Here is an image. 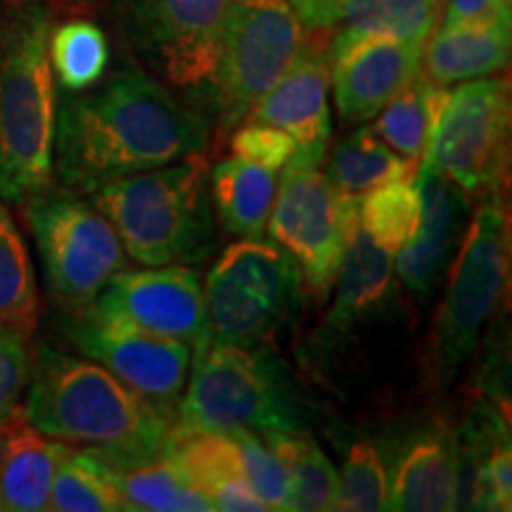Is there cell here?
Instances as JSON below:
<instances>
[{"instance_id": "obj_37", "label": "cell", "mask_w": 512, "mask_h": 512, "mask_svg": "<svg viewBox=\"0 0 512 512\" xmlns=\"http://www.w3.org/2000/svg\"><path fill=\"white\" fill-rule=\"evenodd\" d=\"M505 19L510 22V0H444V24Z\"/></svg>"}, {"instance_id": "obj_3", "label": "cell", "mask_w": 512, "mask_h": 512, "mask_svg": "<svg viewBox=\"0 0 512 512\" xmlns=\"http://www.w3.org/2000/svg\"><path fill=\"white\" fill-rule=\"evenodd\" d=\"M50 10L38 0L0 15V200L24 202L53 185L55 83Z\"/></svg>"}, {"instance_id": "obj_9", "label": "cell", "mask_w": 512, "mask_h": 512, "mask_svg": "<svg viewBox=\"0 0 512 512\" xmlns=\"http://www.w3.org/2000/svg\"><path fill=\"white\" fill-rule=\"evenodd\" d=\"M302 302L297 261L264 240L230 245L204 283L211 342L264 347L297 316Z\"/></svg>"}, {"instance_id": "obj_2", "label": "cell", "mask_w": 512, "mask_h": 512, "mask_svg": "<svg viewBox=\"0 0 512 512\" xmlns=\"http://www.w3.org/2000/svg\"><path fill=\"white\" fill-rule=\"evenodd\" d=\"M27 387L22 415L50 439L93 451L112 467L164 456L174 425L91 358L41 347Z\"/></svg>"}, {"instance_id": "obj_13", "label": "cell", "mask_w": 512, "mask_h": 512, "mask_svg": "<svg viewBox=\"0 0 512 512\" xmlns=\"http://www.w3.org/2000/svg\"><path fill=\"white\" fill-rule=\"evenodd\" d=\"M67 335L83 356L105 366L133 394L176 425L192 370L188 344L95 316L93 311L69 320Z\"/></svg>"}, {"instance_id": "obj_20", "label": "cell", "mask_w": 512, "mask_h": 512, "mask_svg": "<svg viewBox=\"0 0 512 512\" xmlns=\"http://www.w3.org/2000/svg\"><path fill=\"white\" fill-rule=\"evenodd\" d=\"M335 287V302L318 330V339L328 347L349 337L356 325L368 323L389 302L394 290V256L356 228Z\"/></svg>"}, {"instance_id": "obj_33", "label": "cell", "mask_w": 512, "mask_h": 512, "mask_svg": "<svg viewBox=\"0 0 512 512\" xmlns=\"http://www.w3.org/2000/svg\"><path fill=\"white\" fill-rule=\"evenodd\" d=\"M389 472L382 453L368 441H354L347 451L332 510L377 512L387 510Z\"/></svg>"}, {"instance_id": "obj_14", "label": "cell", "mask_w": 512, "mask_h": 512, "mask_svg": "<svg viewBox=\"0 0 512 512\" xmlns=\"http://www.w3.org/2000/svg\"><path fill=\"white\" fill-rule=\"evenodd\" d=\"M88 311L188 344L192 363L211 344L204 287L192 266L121 268Z\"/></svg>"}, {"instance_id": "obj_32", "label": "cell", "mask_w": 512, "mask_h": 512, "mask_svg": "<svg viewBox=\"0 0 512 512\" xmlns=\"http://www.w3.org/2000/svg\"><path fill=\"white\" fill-rule=\"evenodd\" d=\"M363 195L356 211L358 228L394 256L418 230L420 195L413 178L382 183Z\"/></svg>"}, {"instance_id": "obj_27", "label": "cell", "mask_w": 512, "mask_h": 512, "mask_svg": "<svg viewBox=\"0 0 512 512\" xmlns=\"http://www.w3.org/2000/svg\"><path fill=\"white\" fill-rule=\"evenodd\" d=\"M38 325V285L22 230L0 200V328L29 339Z\"/></svg>"}, {"instance_id": "obj_21", "label": "cell", "mask_w": 512, "mask_h": 512, "mask_svg": "<svg viewBox=\"0 0 512 512\" xmlns=\"http://www.w3.org/2000/svg\"><path fill=\"white\" fill-rule=\"evenodd\" d=\"M24 418L22 411L0 425V512L46 510L50 484L64 448Z\"/></svg>"}, {"instance_id": "obj_15", "label": "cell", "mask_w": 512, "mask_h": 512, "mask_svg": "<svg viewBox=\"0 0 512 512\" xmlns=\"http://www.w3.org/2000/svg\"><path fill=\"white\" fill-rule=\"evenodd\" d=\"M332 29L306 31L285 74L254 102L247 124L283 128L299 147L328 145L330 140V81ZM242 121V124H245Z\"/></svg>"}, {"instance_id": "obj_5", "label": "cell", "mask_w": 512, "mask_h": 512, "mask_svg": "<svg viewBox=\"0 0 512 512\" xmlns=\"http://www.w3.org/2000/svg\"><path fill=\"white\" fill-rule=\"evenodd\" d=\"M306 411L280 358L266 347L211 342L192 363L176 427L192 432H304Z\"/></svg>"}, {"instance_id": "obj_8", "label": "cell", "mask_w": 512, "mask_h": 512, "mask_svg": "<svg viewBox=\"0 0 512 512\" xmlns=\"http://www.w3.org/2000/svg\"><path fill=\"white\" fill-rule=\"evenodd\" d=\"M22 207L50 294L69 316H81L126 268L117 230L79 192L62 185H48Z\"/></svg>"}, {"instance_id": "obj_4", "label": "cell", "mask_w": 512, "mask_h": 512, "mask_svg": "<svg viewBox=\"0 0 512 512\" xmlns=\"http://www.w3.org/2000/svg\"><path fill=\"white\" fill-rule=\"evenodd\" d=\"M91 204L140 266L200 264L216 249L204 155L102 185L91 192Z\"/></svg>"}, {"instance_id": "obj_6", "label": "cell", "mask_w": 512, "mask_h": 512, "mask_svg": "<svg viewBox=\"0 0 512 512\" xmlns=\"http://www.w3.org/2000/svg\"><path fill=\"white\" fill-rule=\"evenodd\" d=\"M510 283V214L501 190L482 195L453 256L444 302L430 335L434 380L441 389L456 380L479 347Z\"/></svg>"}, {"instance_id": "obj_10", "label": "cell", "mask_w": 512, "mask_h": 512, "mask_svg": "<svg viewBox=\"0 0 512 512\" xmlns=\"http://www.w3.org/2000/svg\"><path fill=\"white\" fill-rule=\"evenodd\" d=\"M126 46L188 102H207L219 67L230 0H121Z\"/></svg>"}, {"instance_id": "obj_36", "label": "cell", "mask_w": 512, "mask_h": 512, "mask_svg": "<svg viewBox=\"0 0 512 512\" xmlns=\"http://www.w3.org/2000/svg\"><path fill=\"white\" fill-rule=\"evenodd\" d=\"M31 377L27 339L0 328V425L22 408V396Z\"/></svg>"}, {"instance_id": "obj_18", "label": "cell", "mask_w": 512, "mask_h": 512, "mask_svg": "<svg viewBox=\"0 0 512 512\" xmlns=\"http://www.w3.org/2000/svg\"><path fill=\"white\" fill-rule=\"evenodd\" d=\"M164 456L183 477L209 496L214 510L223 512H266L268 508L247 482L245 463L233 434L192 432L171 427Z\"/></svg>"}, {"instance_id": "obj_28", "label": "cell", "mask_w": 512, "mask_h": 512, "mask_svg": "<svg viewBox=\"0 0 512 512\" xmlns=\"http://www.w3.org/2000/svg\"><path fill=\"white\" fill-rule=\"evenodd\" d=\"M418 166L396 155L389 145H384L370 126L356 128L351 136L337 143L328 159V171L332 185L347 195H363L377 185L413 178Z\"/></svg>"}, {"instance_id": "obj_29", "label": "cell", "mask_w": 512, "mask_h": 512, "mask_svg": "<svg viewBox=\"0 0 512 512\" xmlns=\"http://www.w3.org/2000/svg\"><path fill=\"white\" fill-rule=\"evenodd\" d=\"M280 463L287 472L290 484V510L320 512L332 510L337 496L339 472L323 448L306 437L304 432H268L264 434Z\"/></svg>"}, {"instance_id": "obj_22", "label": "cell", "mask_w": 512, "mask_h": 512, "mask_svg": "<svg viewBox=\"0 0 512 512\" xmlns=\"http://www.w3.org/2000/svg\"><path fill=\"white\" fill-rule=\"evenodd\" d=\"M510 22L444 24L422 46V74L439 86L503 72L510 62Z\"/></svg>"}, {"instance_id": "obj_31", "label": "cell", "mask_w": 512, "mask_h": 512, "mask_svg": "<svg viewBox=\"0 0 512 512\" xmlns=\"http://www.w3.org/2000/svg\"><path fill=\"white\" fill-rule=\"evenodd\" d=\"M48 57L64 91L81 93L105 76L110 64V43L98 24L72 19L50 31Z\"/></svg>"}, {"instance_id": "obj_34", "label": "cell", "mask_w": 512, "mask_h": 512, "mask_svg": "<svg viewBox=\"0 0 512 512\" xmlns=\"http://www.w3.org/2000/svg\"><path fill=\"white\" fill-rule=\"evenodd\" d=\"M233 439L240 446L247 482L254 494L264 501L268 510H290L287 472L264 434L235 432Z\"/></svg>"}, {"instance_id": "obj_17", "label": "cell", "mask_w": 512, "mask_h": 512, "mask_svg": "<svg viewBox=\"0 0 512 512\" xmlns=\"http://www.w3.org/2000/svg\"><path fill=\"white\" fill-rule=\"evenodd\" d=\"M422 72V46L368 38L332 60L335 105L344 124L377 117Z\"/></svg>"}, {"instance_id": "obj_1", "label": "cell", "mask_w": 512, "mask_h": 512, "mask_svg": "<svg viewBox=\"0 0 512 512\" xmlns=\"http://www.w3.org/2000/svg\"><path fill=\"white\" fill-rule=\"evenodd\" d=\"M211 121L136 64L64 98L55 121L53 174L62 188L91 195L102 185L204 155Z\"/></svg>"}, {"instance_id": "obj_30", "label": "cell", "mask_w": 512, "mask_h": 512, "mask_svg": "<svg viewBox=\"0 0 512 512\" xmlns=\"http://www.w3.org/2000/svg\"><path fill=\"white\" fill-rule=\"evenodd\" d=\"M112 467V465H110ZM119 479L121 496L126 501V510L145 512H211L214 503L207 494L195 489L183 472L166 456L152 458L147 463L114 467Z\"/></svg>"}, {"instance_id": "obj_19", "label": "cell", "mask_w": 512, "mask_h": 512, "mask_svg": "<svg viewBox=\"0 0 512 512\" xmlns=\"http://www.w3.org/2000/svg\"><path fill=\"white\" fill-rule=\"evenodd\" d=\"M458 508L456 439L446 430L413 434L396 456L387 510L439 512Z\"/></svg>"}, {"instance_id": "obj_38", "label": "cell", "mask_w": 512, "mask_h": 512, "mask_svg": "<svg viewBox=\"0 0 512 512\" xmlns=\"http://www.w3.org/2000/svg\"><path fill=\"white\" fill-rule=\"evenodd\" d=\"M302 29H335L342 17L344 0H287Z\"/></svg>"}, {"instance_id": "obj_35", "label": "cell", "mask_w": 512, "mask_h": 512, "mask_svg": "<svg viewBox=\"0 0 512 512\" xmlns=\"http://www.w3.org/2000/svg\"><path fill=\"white\" fill-rule=\"evenodd\" d=\"M230 152L233 157L245 159L249 164L280 171L297 152V140L283 128L268 124H242L230 133Z\"/></svg>"}, {"instance_id": "obj_12", "label": "cell", "mask_w": 512, "mask_h": 512, "mask_svg": "<svg viewBox=\"0 0 512 512\" xmlns=\"http://www.w3.org/2000/svg\"><path fill=\"white\" fill-rule=\"evenodd\" d=\"M510 152V81L501 76L463 81L446 107L422 166L456 183L465 195L501 190Z\"/></svg>"}, {"instance_id": "obj_23", "label": "cell", "mask_w": 512, "mask_h": 512, "mask_svg": "<svg viewBox=\"0 0 512 512\" xmlns=\"http://www.w3.org/2000/svg\"><path fill=\"white\" fill-rule=\"evenodd\" d=\"M278 171L228 157L209 169V197L216 219L235 238L264 240L271 219Z\"/></svg>"}, {"instance_id": "obj_25", "label": "cell", "mask_w": 512, "mask_h": 512, "mask_svg": "<svg viewBox=\"0 0 512 512\" xmlns=\"http://www.w3.org/2000/svg\"><path fill=\"white\" fill-rule=\"evenodd\" d=\"M446 100V86H439L420 72L384 107L370 128L384 145L392 147L396 155L408 159L413 166H420Z\"/></svg>"}, {"instance_id": "obj_24", "label": "cell", "mask_w": 512, "mask_h": 512, "mask_svg": "<svg viewBox=\"0 0 512 512\" xmlns=\"http://www.w3.org/2000/svg\"><path fill=\"white\" fill-rule=\"evenodd\" d=\"M444 0H344L337 34H332V60L368 38L418 43L439 29Z\"/></svg>"}, {"instance_id": "obj_11", "label": "cell", "mask_w": 512, "mask_h": 512, "mask_svg": "<svg viewBox=\"0 0 512 512\" xmlns=\"http://www.w3.org/2000/svg\"><path fill=\"white\" fill-rule=\"evenodd\" d=\"M302 36L287 0H230L219 67L204 102V114L221 138L230 136L285 74Z\"/></svg>"}, {"instance_id": "obj_26", "label": "cell", "mask_w": 512, "mask_h": 512, "mask_svg": "<svg viewBox=\"0 0 512 512\" xmlns=\"http://www.w3.org/2000/svg\"><path fill=\"white\" fill-rule=\"evenodd\" d=\"M46 510L117 512L126 510L114 467L86 448L67 446L55 467Z\"/></svg>"}, {"instance_id": "obj_7", "label": "cell", "mask_w": 512, "mask_h": 512, "mask_svg": "<svg viewBox=\"0 0 512 512\" xmlns=\"http://www.w3.org/2000/svg\"><path fill=\"white\" fill-rule=\"evenodd\" d=\"M328 145L297 147L294 157L283 166V178L268 230L273 242L297 261L304 290L325 299L335 287L339 266L358 228V197L332 185L320 164Z\"/></svg>"}, {"instance_id": "obj_16", "label": "cell", "mask_w": 512, "mask_h": 512, "mask_svg": "<svg viewBox=\"0 0 512 512\" xmlns=\"http://www.w3.org/2000/svg\"><path fill=\"white\" fill-rule=\"evenodd\" d=\"M415 188L420 195L418 230L394 254V275L413 294L415 302L425 304L463 242L470 195L422 164L418 166Z\"/></svg>"}]
</instances>
